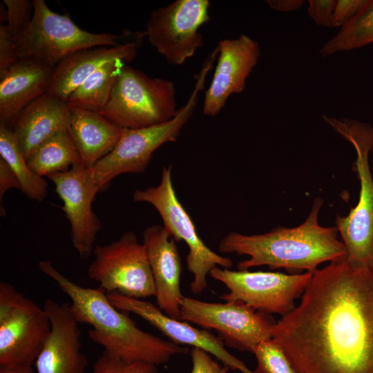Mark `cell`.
<instances>
[{"label": "cell", "instance_id": "cell-24", "mask_svg": "<svg viewBox=\"0 0 373 373\" xmlns=\"http://www.w3.org/2000/svg\"><path fill=\"white\" fill-rule=\"evenodd\" d=\"M30 168L41 177L67 171L82 164L68 131H61L41 144L28 160Z\"/></svg>", "mask_w": 373, "mask_h": 373}, {"label": "cell", "instance_id": "cell-8", "mask_svg": "<svg viewBox=\"0 0 373 373\" xmlns=\"http://www.w3.org/2000/svg\"><path fill=\"white\" fill-rule=\"evenodd\" d=\"M171 171V165L164 166L160 184L135 190L133 200L153 206L162 218L163 227L174 240L186 244L189 247L186 265L193 276L190 289L193 294L198 295L207 288V276L211 269L216 267L230 269L233 262L230 258L213 251L200 238L192 219L176 195Z\"/></svg>", "mask_w": 373, "mask_h": 373}, {"label": "cell", "instance_id": "cell-17", "mask_svg": "<svg viewBox=\"0 0 373 373\" xmlns=\"http://www.w3.org/2000/svg\"><path fill=\"white\" fill-rule=\"evenodd\" d=\"M43 308L51 329L35 361L36 373H85L88 360L82 352V331L69 304L47 299Z\"/></svg>", "mask_w": 373, "mask_h": 373}, {"label": "cell", "instance_id": "cell-20", "mask_svg": "<svg viewBox=\"0 0 373 373\" xmlns=\"http://www.w3.org/2000/svg\"><path fill=\"white\" fill-rule=\"evenodd\" d=\"M70 119L67 102L48 93L28 104L11 126L26 160L47 140L68 130Z\"/></svg>", "mask_w": 373, "mask_h": 373}, {"label": "cell", "instance_id": "cell-6", "mask_svg": "<svg viewBox=\"0 0 373 373\" xmlns=\"http://www.w3.org/2000/svg\"><path fill=\"white\" fill-rule=\"evenodd\" d=\"M31 21L15 40L21 59L37 61L54 68L80 50L116 46L124 35L93 33L80 28L67 14L52 11L44 0H33Z\"/></svg>", "mask_w": 373, "mask_h": 373}, {"label": "cell", "instance_id": "cell-25", "mask_svg": "<svg viewBox=\"0 0 373 373\" xmlns=\"http://www.w3.org/2000/svg\"><path fill=\"white\" fill-rule=\"evenodd\" d=\"M0 157L17 176L21 189L29 198L41 201L47 195L48 182L29 166L11 127L0 124Z\"/></svg>", "mask_w": 373, "mask_h": 373}, {"label": "cell", "instance_id": "cell-3", "mask_svg": "<svg viewBox=\"0 0 373 373\" xmlns=\"http://www.w3.org/2000/svg\"><path fill=\"white\" fill-rule=\"evenodd\" d=\"M323 200L316 198L306 220L293 228L279 227L267 233L244 235L231 232L219 243L223 254L247 255L239 262L238 270L266 265L272 269L305 270L314 273L320 264L347 256L336 227H323L318 215Z\"/></svg>", "mask_w": 373, "mask_h": 373}, {"label": "cell", "instance_id": "cell-34", "mask_svg": "<svg viewBox=\"0 0 373 373\" xmlns=\"http://www.w3.org/2000/svg\"><path fill=\"white\" fill-rule=\"evenodd\" d=\"M20 189V184L12 169L4 160L0 157V201L2 207V199L5 193L10 189Z\"/></svg>", "mask_w": 373, "mask_h": 373}, {"label": "cell", "instance_id": "cell-5", "mask_svg": "<svg viewBox=\"0 0 373 373\" xmlns=\"http://www.w3.org/2000/svg\"><path fill=\"white\" fill-rule=\"evenodd\" d=\"M323 119L350 142L356 151L355 168L360 182L357 204L345 217L338 216L336 227L352 263L373 267V178L369 155L373 149V127L356 119L323 115Z\"/></svg>", "mask_w": 373, "mask_h": 373}, {"label": "cell", "instance_id": "cell-12", "mask_svg": "<svg viewBox=\"0 0 373 373\" xmlns=\"http://www.w3.org/2000/svg\"><path fill=\"white\" fill-rule=\"evenodd\" d=\"M313 273L286 274L274 271H233L216 267L209 275L226 285L229 292L220 298L240 302L267 314L284 316L294 307V301L302 296Z\"/></svg>", "mask_w": 373, "mask_h": 373}, {"label": "cell", "instance_id": "cell-23", "mask_svg": "<svg viewBox=\"0 0 373 373\" xmlns=\"http://www.w3.org/2000/svg\"><path fill=\"white\" fill-rule=\"evenodd\" d=\"M127 63L116 59L101 66L71 93L67 101L69 107L99 113L108 104L117 78Z\"/></svg>", "mask_w": 373, "mask_h": 373}, {"label": "cell", "instance_id": "cell-21", "mask_svg": "<svg viewBox=\"0 0 373 373\" xmlns=\"http://www.w3.org/2000/svg\"><path fill=\"white\" fill-rule=\"evenodd\" d=\"M53 68L21 59L0 79V124L11 127L20 113L47 93Z\"/></svg>", "mask_w": 373, "mask_h": 373}, {"label": "cell", "instance_id": "cell-14", "mask_svg": "<svg viewBox=\"0 0 373 373\" xmlns=\"http://www.w3.org/2000/svg\"><path fill=\"white\" fill-rule=\"evenodd\" d=\"M63 202L61 207L70 225V236L74 249L82 259L93 253L96 236L102 224L93 211V203L99 189L90 168L82 164L48 177Z\"/></svg>", "mask_w": 373, "mask_h": 373}, {"label": "cell", "instance_id": "cell-2", "mask_svg": "<svg viewBox=\"0 0 373 373\" xmlns=\"http://www.w3.org/2000/svg\"><path fill=\"white\" fill-rule=\"evenodd\" d=\"M40 270L52 278L71 300L70 312L79 323L90 325L89 338L104 350L126 362L163 365L188 347L140 329L128 315L113 306L106 291L84 287L57 270L48 260L39 262Z\"/></svg>", "mask_w": 373, "mask_h": 373}, {"label": "cell", "instance_id": "cell-7", "mask_svg": "<svg viewBox=\"0 0 373 373\" xmlns=\"http://www.w3.org/2000/svg\"><path fill=\"white\" fill-rule=\"evenodd\" d=\"M178 110L172 81L150 77L126 64L99 113L121 128L130 129L164 123L174 117Z\"/></svg>", "mask_w": 373, "mask_h": 373}, {"label": "cell", "instance_id": "cell-4", "mask_svg": "<svg viewBox=\"0 0 373 373\" xmlns=\"http://www.w3.org/2000/svg\"><path fill=\"white\" fill-rule=\"evenodd\" d=\"M216 57L215 53H211L205 59L186 104L179 108L174 117L149 127L123 128L113 149L90 168L100 191L106 189L112 180L121 174L144 172L157 149L165 143L177 140L182 128L193 115L198 95L204 88L207 75Z\"/></svg>", "mask_w": 373, "mask_h": 373}, {"label": "cell", "instance_id": "cell-16", "mask_svg": "<svg viewBox=\"0 0 373 373\" xmlns=\"http://www.w3.org/2000/svg\"><path fill=\"white\" fill-rule=\"evenodd\" d=\"M217 48L218 63L202 106L203 114L211 117L220 112L230 95L245 90L260 55L259 44L244 34L220 40Z\"/></svg>", "mask_w": 373, "mask_h": 373}, {"label": "cell", "instance_id": "cell-31", "mask_svg": "<svg viewBox=\"0 0 373 373\" xmlns=\"http://www.w3.org/2000/svg\"><path fill=\"white\" fill-rule=\"evenodd\" d=\"M190 356L191 370L189 373H228L230 370L226 365H221L211 355L202 349L192 347Z\"/></svg>", "mask_w": 373, "mask_h": 373}, {"label": "cell", "instance_id": "cell-13", "mask_svg": "<svg viewBox=\"0 0 373 373\" xmlns=\"http://www.w3.org/2000/svg\"><path fill=\"white\" fill-rule=\"evenodd\" d=\"M210 4L209 0H176L151 12L145 36L169 64H183L204 46L199 28L210 20Z\"/></svg>", "mask_w": 373, "mask_h": 373}, {"label": "cell", "instance_id": "cell-19", "mask_svg": "<svg viewBox=\"0 0 373 373\" xmlns=\"http://www.w3.org/2000/svg\"><path fill=\"white\" fill-rule=\"evenodd\" d=\"M144 37L142 32L132 41L83 49L70 55L53 68L47 93L67 102L71 93L106 63L116 59L128 63L133 60Z\"/></svg>", "mask_w": 373, "mask_h": 373}, {"label": "cell", "instance_id": "cell-35", "mask_svg": "<svg viewBox=\"0 0 373 373\" xmlns=\"http://www.w3.org/2000/svg\"><path fill=\"white\" fill-rule=\"evenodd\" d=\"M265 2L272 10L287 12L299 9L305 1L303 0H267Z\"/></svg>", "mask_w": 373, "mask_h": 373}, {"label": "cell", "instance_id": "cell-33", "mask_svg": "<svg viewBox=\"0 0 373 373\" xmlns=\"http://www.w3.org/2000/svg\"><path fill=\"white\" fill-rule=\"evenodd\" d=\"M367 0H336L333 15V27L340 28L358 12Z\"/></svg>", "mask_w": 373, "mask_h": 373}, {"label": "cell", "instance_id": "cell-29", "mask_svg": "<svg viewBox=\"0 0 373 373\" xmlns=\"http://www.w3.org/2000/svg\"><path fill=\"white\" fill-rule=\"evenodd\" d=\"M7 12V26L15 39L29 25L33 12L32 1L28 0H3Z\"/></svg>", "mask_w": 373, "mask_h": 373}, {"label": "cell", "instance_id": "cell-11", "mask_svg": "<svg viewBox=\"0 0 373 373\" xmlns=\"http://www.w3.org/2000/svg\"><path fill=\"white\" fill-rule=\"evenodd\" d=\"M180 312V320L216 330L224 345L252 353L259 343L272 338L276 323L269 314L236 301L208 303L184 296Z\"/></svg>", "mask_w": 373, "mask_h": 373}, {"label": "cell", "instance_id": "cell-22", "mask_svg": "<svg viewBox=\"0 0 373 373\" xmlns=\"http://www.w3.org/2000/svg\"><path fill=\"white\" fill-rule=\"evenodd\" d=\"M67 131L82 165L91 168L113 149L123 128L99 112L70 108Z\"/></svg>", "mask_w": 373, "mask_h": 373}, {"label": "cell", "instance_id": "cell-36", "mask_svg": "<svg viewBox=\"0 0 373 373\" xmlns=\"http://www.w3.org/2000/svg\"><path fill=\"white\" fill-rule=\"evenodd\" d=\"M0 373H36L32 366L18 367H0Z\"/></svg>", "mask_w": 373, "mask_h": 373}, {"label": "cell", "instance_id": "cell-9", "mask_svg": "<svg viewBox=\"0 0 373 373\" xmlns=\"http://www.w3.org/2000/svg\"><path fill=\"white\" fill-rule=\"evenodd\" d=\"M50 329L44 308L12 284L0 283V367L32 366Z\"/></svg>", "mask_w": 373, "mask_h": 373}, {"label": "cell", "instance_id": "cell-30", "mask_svg": "<svg viewBox=\"0 0 373 373\" xmlns=\"http://www.w3.org/2000/svg\"><path fill=\"white\" fill-rule=\"evenodd\" d=\"M20 60L16 41L6 24H0V79Z\"/></svg>", "mask_w": 373, "mask_h": 373}, {"label": "cell", "instance_id": "cell-28", "mask_svg": "<svg viewBox=\"0 0 373 373\" xmlns=\"http://www.w3.org/2000/svg\"><path fill=\"white\" fill-rule=\"evenodd\" d=\"M90 373H158L157 365L144 362H126L103 350Z\"/></svg>", "mask_w": 373, "mask_h": 373}, {"label": "cell", "instance_id": "cell-15", "mask_svg": "<svg viewBox=\"0 0 373 373\" xmlns=\"http://www.w3.org/2000/svg\"><path fill=\"white\" fill-rule=\"evenodd\" d=\"M111 303L119 310L132 312L156 327L177 345L198 347L213 356L230 370L254 373L245 363L232 355L218 337L205 329L193 327L188 322L175 319L149 301L128 297L117 292L106 293Z\"/></svg>", "mask_w": 373, "mask_h": 373}, {"label": "cell", "instance_id": "cell-10", "mask_svg": "<svg viewBox=\"0 0 373 373\" xmlns=\"http://www.w3.org/2000/svg\"><path fill=\"white\" fill-rule=\"evenodd\" d=\"M88 276L106 293L144 298L155 295V285L146 247L136 235L125 232L106 245H97Z\"/></svg>", "mask_w": 373, "mask_h": 373}, {"label": "cell", "instance_id": "cell-27", "mask_svg": "<svg viewBox=\"0 0 373 373\" xmlns=\"http://www.w3.org/2000/svg\"><path fill=\"white\" fill-rule=\"evenodd\" d=\"M253 354L257 361L254 373H297L281 347L273 338L259 343Z\"/></svg>", "mask_w": 373, "mask_h": 373}, {"label": "cell", "instance_id": "cell-1", "mask_svg": "<svg viewBox=\"0 0 373 373\" xmlns=\"http://www.w3.org/2000/svg\"><path fill=\"white\" fill-rule=\"evenodd\" d=\"M272 338L297 373H373V267L346 256L318 269Z\"/></svg>", "mask_w": 373, "mask_h": 373}, {"label": "cell", "instance_id": "cell-18", "mask_svg": "<svg viewBox=\"0 0 373 373\" xmlns=\"http://www.w3.org/2000/svg\"><path fill=\"white\" fill-rule=\"evenodd\" d=\"M152 271L158 307L169 317L180 320L182 263L176 241L162 225L147 227L143 233Z\"/></svg>", "mask_w": 373, "mask_h": 373}, {"label": "cell", "instance_id": "cell-26", "mask_svg": "<svg viewBox=\"0 0 373 373\" xmlns=\"http://www.w3.org/2000/svg\"><path fill=\"white\" fill-rule=\"evenodd\" d=\"M373 43V0H367L347 23L320 48L324 57L360 48Z\"/></svg>", "mask_w": 373, "mask_h": 373}, {"label": "cell", "instance_id": "cell-32", "mask_svg": "<svg viewBox=\"0 0 373 373\" xmlns=\"http://www.w3.org/2000/svg\"><path fill=\"white\" fill-rule=\"evenodd\" d=\"M336 0H309L307 14L318 26L333 27Z\"/></svg>", "mask_w": 373, "mask_h": 373}]
</instances>
